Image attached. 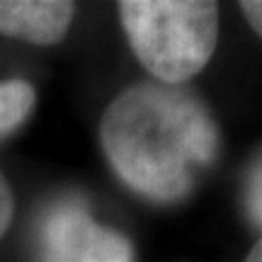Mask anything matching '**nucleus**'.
Returning <instances> with one entry per match:
<instances>
[{
	"label": "nucleus",
	"instance_id": "nucleus-1",
	"mask_svg": "<svg viewBox=\"0 0 262 262\" xmlns=\"http://www.w3.org/2000/svg\"><path fill=\"white\" fill-rule=\"evenodd\" d=\"M100 146L131 192L172 204L214 163L219 129L192 90L150 80L131 85L110 102L100 122Z\"/></svg>",
	"mask_w": 262,
	"mask_h": 262
},
{
	"label": "nucleus",
	"instance_id": "nucleus-2",
	"mask_svg": "<svg viewBox=\"0 0 262 262\" xmlns=\"http://www.w3.org/2000/svg\"><path fill=\"white\" fill-rule=\"evenodd\" d=\"M122 29L156 83L185 85L219 44V5L206 0H122Z\"/></svg>",
	"mask_w": 262,
	"mask_h": 262
},
{
	"label": "nucleus",
	"instance_id": "nucleus-3",
	"mask_svg": "<svg viewBox=\"0 0 262 262\" xmlns=\"http://www.w3.org/2000/svg\"><path fill=\"white\" fill-rule=\"evenodd\" d=\"M39 262H134L131 241L100 224L85 202L68 196L44 209L37 226Z\"/></svg>",
	"mask_w": 262,
	"mask_h": 262
},
{
	"label": "nucleus",
	"instance_id": "nucleus-4",
	"mask_svg": "<svg viewBox=\"0 0 262 262\" xmlns=\"http://www.w3.org/2000/svg\"><path fill=\"white\" fill-rule=\"evenodd\" d=\"M73 17L68 0H0V34L37 47L61 44Z\"/></svg>",
	"mask_w": 262,
	"mask_h": 262
},
{
	"label": "nucleus",
	"instance_id": "nucleus-5",
	"mask_svg": "<svg viewBox=\"0 0 262 262\" xmlns=\"http://www.w3.org/2000/svg\"><path fill=\"white\" fill-rule=\"evenodd\" d=\"M37 104V90L27 80H0V139L27 122Z\"/></svg>",
	"mask_w": 262,
	"mask_h": 262
},
{
	"label": "nucleus",
	"instance_id": "nucleus-6",
	"mask_svg": "<svg viewBox=\"0 0 262 262\" xmlns=\"http://www.w3.org/2000/svg\"><path fill=\"white\" fill-rule=\"evenodd\" d=\"M245 204H248V214L253 216V221L257 226H262V156L255 160V165L248 172Z\"/></svg>",
	"mask_w": 262,
	"mask_h": 262
},
{
	"label": "nucleus",
	"instance_id": "nucleus-7",
	"mask_svg": "<svg viewBox=\"0 0 262 262\" xmlns=\"http://www.w3.org/2000/svg\"><path fill=\"white\" fill-rule=\"evenodd\" d=\"M12 216H15V196H12L8 180L3 178V172H0V241L8 233Z\"/></svg>",
	"mask_w": 262,
	"mask_h": 262
},
{
	"label": "nucleus",
	"instance_id": "nucleus-8",
	"mask_svg": "<svg viewBox=\"0 0 262 262\" xmlns=\"http://www.w3.org/2000/svg\"><path fill=\"white\" fill-rule=\"evenodd\" d=\"M241 10H243L248 25L255 29V34L262 39V0H248V3H241Z\"/></svg>",
	"mask_w": 262,
	"mask_h": 262
},
{
	"label": "nucleus",
	"instance_id": "nucleus-9",
	"mask_svg": "<svg viewBox=\"0 0 262 262\" xmlns=\"http://www.w3.org/2000/svg\"><path fill=\"white\" fill-rule=\"evenodd\" d=\"M243 262H262V238L255 243V248L248 253V257H245Z\"/></svg>",
	"mask_w": 262,
	"mask_h": 262
}]
</instances>
